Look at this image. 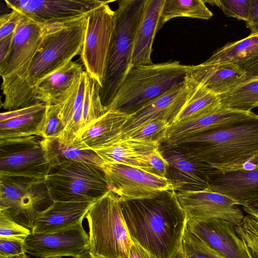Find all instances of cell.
Returning <instances> with one entry per match:
<instances>
[{"mask_svg": "<svg viewBox=\"0 0 258 258\" xmlns=\"http://www.w3.org/2000/svg\"><path fill=\"white\" fill-rule=\"evenodd\" d=\"M58 104L46 106L41 137L47 141L58 139L63 128L58 118Z\"/></svg>", "mask_w": 258, "mask_h": 258, "instance_id": "d590c367", "label": "cell"}, {"mask_svg": "<svg viewBox=\"0 0 258 258\" xmlns=\"http://www.w3.org/2000/svg\"><path fill=\"white\" fill-rule=\"evenodd\" d=\"M244 243V242H243ZM245 250L249 258H258V252L253 250L244 243Z\"/></svg>", "mask_w": 258, "mask_h": 258, "instance_id": "c3c4849f", "label": "cell"}, {"mask_svg": "<svg viewBox=\"0 0 258 258\" xmlns=\"http://www.w3.org/2000/svg\"><path fill=\"white\" fill-rule=\"evenodd\" d=\"M197 85L187 75L184 81L131 114L130 119L122 130L120 139L154 119H163L170 124L173 123L177 114L191 96Z\"/></svg>", "mask_w": 258, "mask_h": 258, "instance_id": "9a60e30c", "label": "cell"}, {"mask_svg": "<svg viewBox=\"0 0 258 258\" xmlns=\"http://www.w3.org/2000/svg\"><path fill=\"white\" fill-rule=\"evenodd\" d=\"M165 0H147L145 12L137 32L132 67L152 63V45L160 30V19Z\"/></svg>", "mask_w": 258, "mask_h": 258, "instance_id": "4316f807", "label": "cell"}, {"mask_svg": "<svg viewBox=\"0 0 258 258\" xmlns=\"http://www.w3.org/2000/svg\"><path fill=\"white\" fill-rule=\"evenodd\" d=\"M85 218L89 227L88 251L92 256L128 258L133 241L116 195L107 191L92 203Z\"/></svg>", "mask_w": 258, "mask_h": 258, "instance_id": "8992f818", "label": "cell"}, {"mask_svg": "<svg viewBox=\"0 0 258 258\" xmlns=\"http://www.w3.org/2000/svg\"><path fill=\"white\" fill-rule=\"evenodd\" d=\"M128 258H155L140 245L133 241Z\"/></svg>", "mask_w": 258, "mask_h": 258, "instance_id": "bcb514c9", "label": "cell"}, {"mask_svg": "<svg viewBox=\"0 0 258 258\" xmlns=\"http://www.w3.org/2000/svg\"><path fill=\"white\" fill-rule=\"evenodd\" d=\"M14 33L0 39V66L6 61L11 52Z\"/></svg>", "mask_w": 258, "mask_h": 258, "instance_id": "f6af8a7d", "label": "cell"}, {"mask_svg": "<svg viewBox=\"0 0 258 258\" xmlns=\"http://www.w3.org/2000/svg\"><path fill=\"white\" fill-rule=\"evenodd\" d=\"M132 240L155 258H177L187 219L174 190L158 197L120 201Z\"/></svg>", "mask_w": 258, "mask_h": 258, "instance_id": "6da1fadb", "label": "cell"}, {"mask_svg": "<svg viewBox=\"0 0 258 258\" xmlns=\"http://www.w3.org/2000/svg\"><path fill=\"white\" fill-rule=\"evenodd\" d=\"M187 76L218 95L225 94L245 81L244 73L230 62L190 66Z\"/></svg>", "mask_w": 258, "mask_h": 258, "instance_id": "7402d4cb", "label": "cell"}, {"mask_svg": "<svg viewBox=\"0 0 258 258\" xmlns=\"http://www.w3.org/2000/svg\"><path fill=\"white\" fill-rule=\"evenodd\" d=\"M26 253L24 241L0 238V256L12 257Z\"/></svg>", "mask_w": 258, "mask_h": 258, "instance_id": "60d3db41", "label": "cell"}, {"mask_svg": "<svg viewBox=\"0 0 258 258\" xmlns=\"http://www.w3.org/2000/svg\"><path fill=\"white\" fill-rule=\"evenodd\" d=\"M222 107L250 112L258 107V78L245 80L229 92L219 95Z\"/></svg>", "mask_w": 258, "mask_h": 258, "instance_id": "4dcf8cb0", "label": "cell"}, {"mask_svg": "<svg viewBox=\"0 0 258 258\" xmlns=\"http://www.w3.org/2000/svg\"><path fill=\"white\" fill-rule=\"evenodd\" d=\"M175 197L187 221L218 219L239 226L244 216L240 206L235 201L208 189L175 191Z\"/></svg>", "mask_w": 258, "mask_h": 258, "instance_id": "4fadbf2b", "label": "cell"}, {"mask_svg": "<svg viewBox=\"0 0 258 258\" xmlns=\"http://www.w3.org/2000/svg\"><path fill=\"white\" fill-rule=\"evenodd\" d=\"M254 165L255 166H258V155L253 158L251 160L248 161Z\"/></svg>", "mask_w": 258, "mask_h": 258, "instance_id": "f907efd6", "label": "cell"}, {"mask_svg": "<svg viewBox=\"0 0 258 258\" xmlns=\"http://www.w3.org/2000/svg\"><path fill=\"white\" fill-rule=\"evenodd\" d=\"M46 107V106L43 103L39 102L28 107L1 112L0 114V121L39 111L45 109Z\"/></svg>", "mask_w": 258, "mask_h": 258, "instance_id": "7bdbcfd3", "label": "cell"}, {"mask_svg": "<svg viewBox=\"0 0 258 258\" xmlns=\"http://www.w3.org/2000/svg\"><path fill=\"white\" fill-rule=\"evenodd\" d=\"M215 169H242L258 155V115H248L229 124L166 143Z\"/></svg>", "mask_w": 258, "mask_h": 258, "instance_id": "3957f363", "label": "cell"}, {"mask_svg": "<svg viewBox=\"0 0 258 258\" xmlns=\"http://www.w3.org/2000/svg\"><path fill=\"white\" fill-rule=\"evenodd\" d=\"M52 203L44 180L0 179V211L30 230L37 215Z\"/></svg>", "mask_w": 258, "mask_h": 258, "instance_id": "9c48e42d", "label": "cell"}, {"mask_svg": "<svg viewBox=\"0 0 258 258\" xmlns=\"http://www.w3.org/2000/svg\"><path fill=\"white\" fill-rule=\"evenodd\" d=\"M26 253L38 258H77L89 249L88 233L82 223L53 232L31 233L25 241Z\"/></svg>", "mask_w": 258, "mask_h": 258, "instance_id": "5bb4252c", "label": "cell"}, {"mask_svg": "<svg viewBox=\"0 0 258 258\" xmlns=\"http://www.w3.org/2000/svg\"><path fill=\"white\" fill-rule=\"evenodd\" d=\"M208 189L226 196L242 207L258 203V166L248 170L214 169Z\"/></svg>", "mask_w": 258, "mask_h": 258, "instance_id": "d6986e66", "label": "cell"}, {"mask_svg": "<svg viewBox=\"0 0 258 258\" xmlns=\"http://www.w3.org/2000/svg\"><path fill=\"white\" fill-rule=\"evenodd\" d=\"M44 183L53 202L92 203L109 190L101 169L77 161L51 166Z\"/></svg>", "mask_w": 258, "mask_h": 258, "instance_id": "52a82bcc", "label": "cell"}, {"mask_svg": "<svg viewBox=\"0 0 258 258\" xmlns=\"http://www.w3.org/2000/svg\"><path fill=\"white\" fill-rule=\"evenodd\" d=\"M205 63L230 62L237 66L246 80L258 78V31L228 43L216 50Z\"/></svg>", "mask_w": 258, "mask_h": 258, "instance_id": "cb8c5ba5", "label": "cell"}, {"mask_svg": "<svg viewBox=\"0 0 258 258\" xmlns=\"http://www.w3.org/2000/svg\"><path fill=\"white\" fill-rule=\"evenodd\" d=\"M131 116V114L118 110H108L83 131L75 141L86 150L108 146L120 139L122 130Z\"/></svg>", "mask_w": 258, "mask_h": 258, "instance_id": "d4e9b609", "label": "cell"}, {"mask_svg": "<svg viewBox=\"0 0 258 258\" xmlns=\"http://www.w3.org/2000/svg\"><path fill=\"white\" fill-rule=\"evenodd\" d=\"M160 145L156 142L123 138L92 150L105 163L122 164L152 173L149 156Z\"/></svg>", "mask_w": 258, "mask_h": 258, "instance_id": "44dd1931", "label": "cell"}, {"mask_svg": "<svg viewBox=\"0 0 258 258\" xmlns=\"http://www.w3.org/2000/svg\"><path fill=\"white\" fill-rule=\"evenodd\" d=\"M251 112L223 108L205 114L170 124L164 143H169L229 124Z\"/></svg>", "mask_w": 258, "mask_h": 258, "instance_id": "484cf974", "label": "cell"}, {"mask_svg": "<svg viewBox=\"0 0 258 258\" xmlns=\"http://www.w3.org/2000/svg\"><path fill=\"white\" fill-rule=\"evenodd\" d=\"M82 65L72 60L39 80L32 91L35 103L46 106L61 103L83 72Z\"/></svg>", "mask_w": 258, "mask_h": 258, "instance_id": "ffe728a7", "label": "cell"}, {"mask_svg": "<svg viewBox=\"0 0 258 258\" xmlns=\"http://www.w3.org/2000/svg\"><path fill=\"white\" fill-rule=\"evenodd\" d=\"M77 258H108V257H95L92 256L90 253L88 251L81 255V256H79Z\"/></svg>", "mask_w": 258, "mask_h": 258, "instance_id": "681fc988", "label": "cell"}, {"mask_svg": "<svg viewBox=\"0 0 258 258\" xmlns=\"http://www.w3.org/2000/svg\"><path fill=\"white\" fill-rule=\"evenodd\" d=\"M170 125L169 122L165 120L154 119L133 131L122 139L131 138L161 144L166 140Z\"/></svg>", "mask_w": 258, "mask_h": 258, "instance_id": "836d02e7", "label": "cell"}, {"mask_svg": "<svg viewBox=\"0 0 258 258\" xmlns=\"http://www.w3.org/2000/svg\"><path fill=\"white\" fill-rule=\"evenodd\" d=\"M92 203L55 201L36 217L31 233H45L82 223Z\"/></svg>", "mask_w": 258, "mask_h": 258, "instance_id": "603a6c76", "label": "cell"}, {"mask_svg": "<svg viewBox=\"0 0 258 258\" xmlns=\"http://www.w3.org/2000/svg\"><path fill=\"white\" fill-rule=\"evenodd\" d=\"M31 234L30 229L19 224L3 211H0V238L25 241Z\"/></svg>", "mask_w": 258, "mask_h": 258, "instance_id": "74e56055", "label": "cell"}, {"mask_svg": "<svg viewBox=\"0 0 258 258\" xmlns=\"http://www.w3.org/2000/svg\"><path fill=\"white\" fill-rule=\"evenodd\" d=\"M46 25L22 14L14 34L11 52L0 66L3 95L13 88L27 73L42 42Z\"/></svg>", "mask_w": 258, "mask_h": 258, "instance_id": "8fae6325", "label": "cell"}, {"mask_svg": "<svg viewBox=\"0 0 258 258\" xmlns=\"http://www.w3.org/2000/svg\"><path fill=\"white\" fill-rule=\"evenodd\" d=\"M212 16V13L203 0H165L160 15L159 28L175 18L208 20Z\"/></svg>", "mask_w": 258, "mask_h": 258, "instance_id": "1f68e13d", "label": "cell"}, {"mask_svg": "<svg viewBox=\"0 0 258 258\" xmlns=\"http://www.w3.org/2000/svg\"><path fill=\"white\" fill-rule=\"evenodd\" d=\"M11 258H28V256L26 254H23L20 255L12 257Z\"/></svg>", "mask_w": 258, "mask_h": 258, "instance_id": "816d5d0a", "label": "cell"}, {"mask_svg": "<svg viewBox=\"0 0 258 258\" xmlns=\"http://www.w3.org/2000/svg\"><path fill=\"white\" fill-rule=\"evenodd\" d=\"M190 66L178 61L133 67L128 72L107 110L132 114L146 104L182 82Z\"/></svg>", "mask_w": 258, "mask_h": 258, "instance_id": "5b68a950", "label": "cell"}, {"mask_svg": "<svg viewBox=\"0 0 258 258\" xmlns=\"http://www.w3.org/2000/svg\"><path fill=\"white\" fill-rule=\"evenodd\" d=\"M22 18V14L12 10L0 17V39L15 32Z\"/></svg>", "mask_w": 258, "mask_h": 258, "instance_id": "ab89813d", "label": "cell"}, {"mask_svg": "<svg viewBox=\"0 0 258 258\" xmlns=\"http://www.w3.org/2000/svg\"><path fill=\"white\" fill-rule=\"evenodd\" d=\"M242 210L247 215L258 218V203L242 206Z\"/></svg>", "mask_w": 258, "mask_h": 258, "instance_id": "7dc6e473", "label": "cell"}, {"mask_svg": "<svg viewBox=\"0 0 258 258\" xmlns=\"http://www.w3.org/2000/svg\"><path fill=\"white\" fill-rule=\"evenodd\" d=\"M45 141L50 166L73 161L89 163L101 169L104 163L101 158L92 150L83 149L77 141L70 145L61 144L57 139Z\"/></svg>", "mask_w": 258, "mask_h": 258, "instance_id": "83f0119b", "label": "cell"}, {"mask_svg": "<svg viewBox=\"0 0 258 258\" xmlns=\"http://www.w3.org/2000/svg\"><path fill=\"white\" fill-rule=\"evenodd\" d=\"M88 77V75L84 71L66 98L58 104V118L63 130L83 103Z\"/></svg>", "mask_w": 258, "mask_h": 258, "instance_id": "d6a6232c", "label": "cell"}, {"mask_svg": "<svg viewBox=\"0 0 258 258\" xmlns=\"http://www.w3.org/2000/svg\"><path fill=\"white\" fill-rule=\"evenodd\" d=\"M60 258H62V257H60Z\"/></svg>", "mask_w": 258, "mask_h": 258, "instance_id": "db71d44e", "label": "cell"}, {"mask_svg": "<svg viewBox=\"0 0 258 258\" xmlns=\"http://www.w3.org/2000/svg\"><path fill=\"white\" fill-rule=\"evenodd\" d=\"M105 2L88 15L80 57L90 78L102 88L114 22V11Z\"/></svg>", "mask_w": 258, "mask_h": 258, "instance_id": "30bf717a", "label": "cell"}, {"mask_svg": "<svg viewBox=\"0 0 258 258\" xmlns=\"http://www.w3.org/2000/svg\"><path fill=\"white\" fill-rule=\"evenodd\" d=\"M177 258L221 257L186 228Z\"/></svg>", "mask_w": 258, "mask_h": 258, "instance_id": "e575fe53", "label": "cell"}, {"mask_svg": "<svg viewBox=\"0 0 258 258\" xmlns=\"http://www.w3.org/2000/svg\"><path fill=\"white\" fill-rule=\"evenodd\" d=\"M0 258H11V257H5V256H0Z\"/></svg>", "mask_w": 258, "mask_h": 258, "instance_id": "f5cc1de1", "label": "cell"}, {"mask_svg": "<svg viewBox=\"0 0 258 258\" xmlns=\"http://www.w3.org/2000/svg\"><path fill=\"white\" fill-rule=\"evenodd\" d=\"M46 108L39 111L0 121V140L31 136L41 137Z\"/></svg>", "mask_w": 258, "mask_h": 258, "instance_id": "f1b7e54d", "label": "cell"}, {"mask_svg": "<svg viewBox=\"0 0 258 258\" xmlns=\"http://www.w3.org/2000/svg\"><path fill=\"white\" fill-rule=\"evenodd\" d=\"M161 152L169 163L166 177L171 182L174 191L203 190L210 187V176L214 169L210 165L168 145Z\"/></svg>", "mask_w": 258, "mask_h": 258, "instance_id": "e0dca14e", "label": "cell"}, {"mask_svg": "<svg viewBox=\"0 0 258 258\" xmlns=\"http://www.w3.org/2000/svg\"><path fill=\"white\" fill-rule=\"evenodd\" d=\"M147 0H120L114 11V28L108 52L100 97L106 108L132 67L138 29L144 17Z\"/></svg>", "mask_w": 258, "mask_h": 258, "instance_id": "277c9868", "label": "cell"}, {"mask_svg": "<svg viewBox=\"0 0 258 258\" xmlns=\"http://www.w3.org/2000/svg\"><path fill=\"white\" fill-rule=\"evenodd\" d=\"M90 12L46 23L42 42L27 73L4 95V109L11 111L37 103L31 95L37 82L80 54Z\"/></svg>", "mask_w": 258, "mask_h": 258, "instance_id": "7a4b0ae2", "label": "cell"}, {"mask_svg": "<svg viewBox=\"0 0 258 258\" xmlns=\"http://www.w3.org/2000/svg\"><path fill=\"white\" fill-rule=\"evenodd\" d=\"M249 11L246 26L250 30L251 33L258 31V0H249Z\"/></svg>", "mask_w": 258, "mask_h": 258, "instance_id": "ee69618b", "label": "cell"}, {"mask_svg": "<svg viewBox=\"0 0 258 258\" xmlns=\"http://www.w3.org/2000/svg\"><path fill=\"white\" fill-rule=\"evenodd\" d=\"M99 0H5L7 7L42 23L88 13L103 4Z\"/></svg>", "mask_w": 258, "mask_h": 258, "instance_id": "ac0fdd59", "label": "cell"}, {"mask_svg": "<svg viewBox=\"0 0 258 258\" xmlns=\"http://www.w3.org/2000/svg\"><path fill=\"white\" fill-rule=\"evenodd\" d=\"M210 5L219 7L228 17H233L246 22L248 18L249 0H214L204 1Z\"/></svg>", "mask_w": 258, "mask_h": 258, "instance_id": "8d00e7d4", "label": "cell"}, {"mask_svg": "<svg viewBox=\"0 0 258 258\" xmlns=\"http://www.w3.org/2000/svg\"><path fill=\"white\" fill-rule=\"evenodd\" d=\"M149 161L152 173L161 177H166L169 163L162 155L159 148L150 154Z\"/></svg>", "mask_w": 258, "mask_h": 258, "instance_id": "b9f144b4", "label": "cell"}, {"mask_svg": "<svg viewBox=\"0 0 258 258\" xmlns=\"http://www.w3.org/2000/svg\"><path fill=\"white\" fill-rule=\"evenodd\" d=\"M236 231L243 242L258 252V218L244 215L241 224L236 226Z\"/></svg>", "mask_w": 258, "mask_h": 258, "instance_id": "f35d334b", "label": "cell"}, {"mask_svg": "<svg viewBox=\"0 0 258 258\" xmlns=\"http://www.w3.org/2000/svg\"><path fill=\"white\" fill-rule=\"evenodd\" d=\"M221 107L219 96L197 84L191 96L179 111L173 123L215 111Z\"/></svg>", "mask_w": 258, "mask_h": 258, "instance_id": "f546056e", "label": "cell"}, {"mask_svg": "<svg viewBox=\"0 0 258 258\" xmlns=\"http://www.w3.org/2000/svg\"><path fill=\"white\" fill-rule=\"evenodd\" d=\"M101 169L109 190L120 201L153 199L165 191L174 190L166 177L132 166L104 162Z\"/></svg>", "mask_w": 258, "mask_h": 258, "instance_id": "7c38bea8", "label": "cell"}, {"mask_svg": "<svg viewBox=\"0 0 258 258\" xmlns=\"http://www.w3.org/2000/svg\"><path fill=\"white\" fill-rule=\"evenodd\" d=\"M50 167L46 142L42 137L0 140V179L43 181Z\"/></svg>", "mask_w": 258, "mask_h": 258, "instance_id": "ba28073f", "label": "cell"}, {"mask_svg": "<svg viewBox=\"0 0 258 258\" xmlns=\"http://www.w3.org/2000/svg\"><path fill=\"white\" fill-rule=\"evenodd\" d=\"M236 226L226 220L213 219L188 220L186 228L221 258H249Z\"/></svg>", "mask_w": 258, "mask_h": 258, "instance_id": "2e32d148", "label": "cell"}]
</instances>
